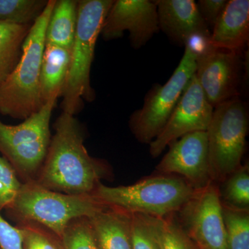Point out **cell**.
Segmentation results:
<instances>
[{"instance_id":"6da1fadb","label":"cell","mask_w":249,"mask_h":249,"mask_svg":"<svg viewBox=\"0 0 249 249\" xmlns=\"http://www.w3.org/2000/svg\"><path fill=\"white\" fill-rule=\"evenodd\" d=\"M36 182L71 196L91 195L103 178L111 176L107 162L91 157L84 145L83 126L74 116L62 112Z\"/></svg>"},{"instance_id":"7a4b0ae2","label":"cell","mask_w":249,"mask_h":249,"mask_svg":"<svg viewBox=\"0 0 249 249\" xmlns=\"http://www.w3.org/2000/svg\"><path fill=\"white\" fill-rule=\"evenodd\" d=\"M56 0H49L34 23L22 45L17 66L0 85V114L25 120L44 106L40 97V77L45 51V33Z\"/></svg>"},{"instance_id":"3957f363","label":"cell","mask_w":249,"mask_h":249,"mask_svg":"<svg viewBox=\"0 0 249 249\" xmlns=\"http://www.w3.org/2000/svg\"><path fill=\"white\" fill-rule=\"evenodd\" d=\"M114 0H80L76 36L66 85L62 92V112L75 116L91 103L96 92L91 85V69L95 49L105 19Z\"/></svg>"},{"instance_id":"277c9868","label":"cell","mask_w":249,"mask_h":249,"mask_svg":"<svg viewBox=\"0 0 249 249\" xmlns=\"http://www.w3.org/2000/svg\"><path fill=\"white\" fill-rule=\"evenodd\" d=\"M196 191L180 177L159 174L129 186L100 183L91 195L105 206L129 214L164 217L176 214Z\"/></svg>"},{"instance_id":"5b68a950","label":"cell","mask_w":249,"mask_h":249,"mask_svg":"<svg viewBox=\"0 0 249 249\" xmlns=\"http://www.w3.org/2000/svg\"><path fill=\"white\" fill-rule=\"evenodd\" d=\"M104 206L91 195L63 194L34 181L23 183L14 202L6 210L18 222L37 223L60 238L73 219L91 217Z\"/></svg>"},{"instance_id":"8992f818","label":"cell","mask_w":249,"mask_h":249,"mask_svg":"<svg viewBox=\"0 0 249 249\" xmlns=\"http://www.w3.org/2000/svg\"><path fill=\"white\" fill-rule=\"evenodd\" d=\"M58 100L45 103L16 125L0 120V153L23 183L36 181L50 145V121Z\"/></svg>"},{"instance_id":"52a82bcc","label":"cell","mask_w":249,"mask_h":249,"mask_svg":"<svg viewBox=\"0 0 249 249\" xmlns=\"http://www.w3.org/2000/svg\"><path fill=\"white\" fill-rule=\"evenodd\" d=\"M249 108L241 97L218 105L206 130L211 179L222 183L242 165L249 132Z\"/></svg>"},{"instance_id":"ba28073f","label":"cell","mask_w":249,"mask_h":249,"mask_svg":"<svg viewBox=\"0 0 249 249\" xmlns=\"http://www.w3.org/2000/svg\"><path fill=\"white\" fill-rule=\"evenodd\" d=\"M164 85L155 84L147 91L143 105L131 114L129 127L141 143L150 144L162 132L188 82L196 71L197 55L190 47Z\"/></svg>"},{"instance_id":"9c48e42d","label":"cell","mask_w":249,"mask_h":249,"mask_svg":"<svg viewBox=\"0 0 249 249\" xmlns=\"http://www.w3.org/2000/svg\"><path fill=\"white\" fill-rule=\"evenodd\" d=\"M198 249H227L219 186L212 182L193 196L175 214Z\"/></svg>"},{"instance_id":"30bf717a","label":"cell","mask_w":249,"mask_h":249,"mask_svg":"<svg viewBox=\"0 0 249 249\" xmlns=\"http://www.w3.org/2000/svg\"><path fill=\"white\" fill-rule=\"evenodd\" d=\"M242 58V53L213 47L198 57L195 76L213 107L240 97L244 79Z\"/></svg>"},{"instance_id":"8fae6325","label":"cell","mask_w":249,"mask_h":249,"mask_svg":"<svg viewBox=\"0 0 249 249\" xmlns=\"http://www.w3.org/2000/svg\"><path fill=\"white\" fill-rule=\"evenodd\" d=\"M214 108L206 99L195 74L188 82L169 120L160 135L149 144L153 158L160 157L167 146L196 132H206Z\"/></svg>"},{"instance_id":"7c38bea8","label":"cell","mask_w":249,"mask_h":249,"mask_svg":"<svg viewBox=\"0 0 249 249\" xmlns=\"http://www.w3.org/2000/svg\"><path fill=\"white\" fill-rule=\"evenodd\" d=\"M128 31L134 49L142 48L160 32L157 6L151 0H114L105 19L101 36L116 40Z\"/></svg>"},{"instance_id":"4fadbf2b","label":"cell","mask_w":249,"mask_h":249,"mask_svg":"<svg viewBox=\"0 0 249 249\" xmlns=\"http://www.w3.org/2000/svg\"><path fill=\"white\" fill-rule=\"evenodd\" d=\"M169 147L156 167L157 173L180 177L195 190L204 188L213 182L206 132L186 134Z\"/></svg>"},{"instance_id":"5bb4252c","label":"cell","mask_w":249,"mask_h":249,"mask_svg":"<svg viewBox=\"0 0 249 249\" xmlns=\"http://www.w3.org/2000/svg\"><path fill=\"white\" fill-rule=\"evenodd\" d=\"M160 30L170 41L185 47L195 36L211 37V31L194 0H155Z\"/></svg>"},{"instance_id":"9a60e30c","label":"cell","mask_w":249,"mask_h":249,"mask_svg":"<svg viewBox=\"0 0 249 249\" xmlns=\"http://www.w3.org/2000/svg\"><path fill=\"white\" fill-rule=\"evenodd\" d=\"M249 40V0H229L211 33L214 48L242 53Z\"/></svg>"},{"instance_id":"2e32d148","label":"cell","mask_w":249,"mask_h":249,"mask_svg":"<svg viewBox=\"0 0 249 249\" xmlns=\"http://www.w3.org/2000/svg\"><path fill=\"white\" fill-rule=\"evenodd\" d=\"M88 220L98 249H132V214L105 206Z\"/></svg>"},{"instance_id":"e0dca14e","label":"cell","mask_w":249,"mask_h":249,"mask_svg":"<svg viewBox=\"0 0 249 249\" xmlns=\"http://www.w3.org/2000/svg\"><path fill=\"white\" fill-rule=\"evenodd\" d=\"M71 60V49L46 44L40 77V97L43 104L61 97Z\"/></svg>"},{"instance_id":"ac0fdd59","label":"cell","mask_w":249,"mask_h":249,"mask_svg":"<svg viewBox=\"0 0 249 249\" xmlns=\"http://www.w3.org/2000/svg\"><path fill=\"white\" fill-rule=\"evenodd\" d=\"M78 1L56 0L45 33L47 45L71 49L78 22Z\"/></svg>"},{"instance_id":"d6986e66","label":"cell","mask_w":249,"mask_h":249,"mask_svg":"<svg viewBox=\"0 0 249 249\" xmlns=\"http://www.w3.org/2000/svg\"><path fill=\"white\" fill-rule=\"evenodd\" d=\"M31 26L0 22V85L17 66Z\"/></svg>"},{"instance_id":"ffe728a7","label":"cell","mask_w":249,"mask_h":249,"mask_svg":"<svg viewBox=\"0 0 249 249\" xmlns=\"http://www.w3.org/2000/svg\"><path fill=\"white\" fill-rule=\"evenodd\" d=\"M147 217L160 249H198L175 214L164 217Z\"/></svg>"},{"instance_id":"44dd1931","label":"cell","mask_w":249,"mask_h":249,"mask_svg":"<svg viewBox=\"0 0 249 249\" xmlns=\"http://www.w3.org/2000/svg\"><path fill=\"white\" fill-rule=\"evenodd\" d=\"M219 188L221 203L233 209L249 210V167L242 165Z\"/></svg>"},{"instance_id":"7402d4cb","label":"cell","mask_w":249,"mask_h":249,"mask_svg":"<svg viewBox=\"0 0 249 249\" xmlns=\"http://www.w3.org/2000/svg\"><path fill=\"white\" fill-rule=\"evenodd\" d=\"M49 0H0V22L33 25Z\"/></svg>"},{"instance_id":"603a6c76","label":"cell","mask_w":249,"mask_h":249,"mask_svg":"<svg viewBox=\"0 0 249 249\" xmlns=\"http://www.w3.org/2000/svg\"><path fill=\"white\" fill-rule=\"evenodd\" d=\"M227 249H249V210L222 205Z\"/></svg>"},{"instance_id":"cb8c5ba5","label":"cell","mask_w":249,"mask_h":249,"mask_svg":"<svg viewBox=\"0 0 249 249\" xmlns=\"http://www.w3.org/2000/svg\"><path fill=\"white\" fill-rule=\"evenodd\" d=\"M22 233L23 249H63L61 240L53 232L35 222H18Z\"/></svg>"},{"instance_id":"d4e9b609","label":"cell","mask_w":249,"mask_h":249,"mask_svg":"<svg viewBox=\"0 0 249 249\" xmlns=\"http://www.w3.org/2000/svg\"><path fill=\"white\" fill-rule=\"evenodd\" d=\"M63 249H98L88 217L73 219L60 237Z\"/></svg>"},{"instance_id":"484cf974","label":"cell","mask_w":249,"mask_h":249,"mask_svg":"<svg viewBox=\"0 0 249 249\" xmlns=\"http://www.w3.org/2000/svg\"><path fill=\"white\" fill-rule=\"evenodd\" d=\"M22 184L12 165L0 156V211L13 204Z\"/></svg>"},{"instance_id":"4316f807","label":"cell","mask_w":249,"mask_h":249,"mask_svg":"<svg viewBox=\"0 0 249 249\" xmlns=\"http://www.w3.org/2000/svg\"><path fill=\"white\" fill-rule=\"evenodd\" d=\"M131 214L132 249H160L146 214Z\"/></svg>"},{"instance_id":"83f0119b","label":"cell","mask_w":249,"mask_h":249,"mask_svg":"<svg viewBox=\"0 0 249 249\" xmlns=\"http://www.w3.org/2000/svg\"><path fill=\"white\" fill-rule=\"evenodd\" d=\"M229 0H199L196 3L198 10L205 22L213 29L222 16Z\"/></svg>"},{"instance_id":"f1b7e54d","label":"cell","mask_w":249,"mask_h":249,"mask_svg":"<svg viewBox=\"0 0 249 249\" xmlns=\"http://www.w3.org/2000/svg\"><path fill=\"white\" fill-rule=\"evenodd\" d=\"M0 249H23L22 233L0 214Z\"/></svg>"}]
</instances>
